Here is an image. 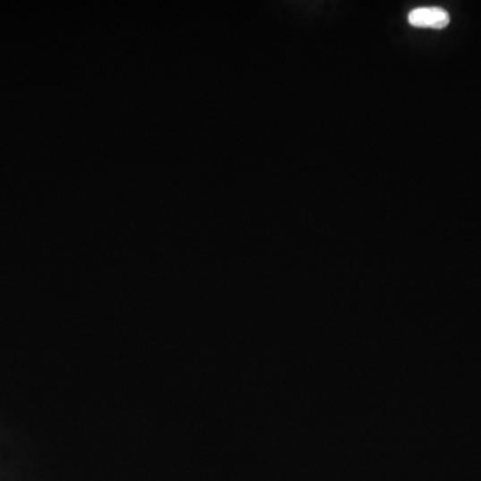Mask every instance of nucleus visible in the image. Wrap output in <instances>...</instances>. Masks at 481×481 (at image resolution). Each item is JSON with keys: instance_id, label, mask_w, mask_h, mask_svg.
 I'll list each match as a JSON object with an SVG mask.
<instances>
[{"instance_id": "1", "label": "nucleus", "mask_w": 481, "mask_h": 481, "mask_svg": "<svg viewBox=\"0 0 481 481\" xmlns=\"http://www.w3.org/2000/svg\"><path fill=\"white\" fill-rule=\"evenodd\" d=\"M408 21L420 29L442 30L450 24V13L442 7H418L410 11Z\"/></svg>"}]
</instances>
